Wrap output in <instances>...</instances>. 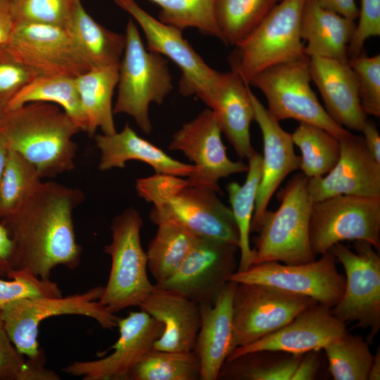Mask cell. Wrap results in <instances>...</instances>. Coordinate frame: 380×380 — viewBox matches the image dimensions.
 I'll use <instances>...</instances> for the list:
<instances>
[{"instance_id": "1", "label": "cell", "mask_w": 380, "mask_h": 380, "mask_svg": "<svg viewBox=\"0 0 380 380\" xmlns=\"http://www.w3.org/2000/svg\"><path fill=\"white\" fill-rule=\"evenodd\" d=\"M84 198L77 188L42 182L18 210L1 220L13 242V270L50 279L56 266L74 270L79 265L82 248L72 214Z\"/></svg>"}, {"instance_id": "2", "label": "cell", "mask_w": 380, "mask_h": 380, "mask_svg": "<svg viewBox=\"0 0 380 380\" xmlns=\"http://www.w3.org/2000/svg\"><path fill=\"white\" fill-rule=\"evenodd\" d=\"M141 198L151 203L150 220L156 225L175 222L196 235L238 246L239 235L231 208L216 191L183 177L155 174L137 180Z\"/></svg>"}, {"instance_id": "3", "label": "cell", "mask_w": 380, "mask_h": 380, "mask_svg": "<svg viewBox=\"0 0 380 380\" xmlns=\"http://www.w3.org/2000/svg\"><path fill=\"white\" fill-rule=\"evenodd\" d=\"M0 132L8 148L31 163L42 178L75 168L77 146L72 138L80 129L56 104L32 102L5 110Z\"/></svg>"}, {"instance_id": "4", "label": "cell", "mask_w": 380, "mask_h": 380, "mask_svg": "<svg viewBox=\"0 0 380 380\" xmlns=\"http://www.w3.org/2000/svg\"><path fill=\"white\" fill-rule=\"evenodd\" d=\"M308 183L303 173L294 175L278 194L280 204L277 210H267L257 230L253 264H301L315 260L309 237L313 202Z\"/></svg>"}, {"instance_id": "5", "label": "cell", "mask_w": 380, "mask_h": 380, "mask_svg": "<svg viewBox=\"0 0 380 380\" xmlns=\"http://www.w3.org/2000/svg\"><path fill=\"white\" fill-rule=\"evenodd\" d=\"M124 56L119 68L118 92L113 113L131 116L143 132L149 134L151 103H163L173 89L168 62L144 45L134 20L126 26Z\"/></svg>"}, {"instance_id": "6", "label": "cell", "mask_w": 380, "mask_h": 380, "mask_svg": "<svg viewBox=\"0 0 380 380\" xmlns=\"http://www.w3.org/2000/svg\"><path fill=\"white\" fill-rule=\"evenodd\" d=\"M305 0H281L229 57L232 71L249 84L273 65L302 58L305 45L300 33Z\"/></svg>"}, {"instance_id": "7", "label": "cell", "mask_w": 380, "mask_h": 380, "mask_svg": "<svg viewBox=\"0 0 380 380\" xmlns=\"http://www.w3.org/2000/svg\"><path fill=\"white\" fill-rule=\"evenodd\" d=\"M142 225V218L134 208L112 221V241L103 248L111 258V267L99 302L113 314L139 307L155 289L148 277L146 252L141 246Z\"/></svg>"}, {"instance_id": "8", "label": "cell", "mask_w": 380, "mask_h": 380, "mask_svg": "<svg viewBox=\"0 0 380 380\" xmlns=\"http://www.w3.org/2000/svg\"><path fill=\"white\" fill-rule=\"evenodd\" d=\"M103 286H98L84 293L66 297H34L15 300L0 314L11 341L23 355L44 363V357L37 341L39 324L53 316L77 315L96 320L101 327H118L120 317L110 312L100 302Z\"/></svg>"}, {"instance_id": "9", "label": "cell", "mask_w": 380, "mask_h": 380, "mask_svg": "<svg viewBox=\"0 0 380 380\" xmlns=\"http://www.w3.org/2000/svg\"><path fill=\"white\" fill-rule=\"evenodd\" d=\"M310 58L273 65L249 82L260 89L267 102V110L278 122L293 119L317 126L341 140L351 132L337 124L321 105L311 88Z\"/></svg>"}, {"instance_id": "10", "label": "cell", "mask_w": 380, "mask_h": 380, "mask_svg": "<svg viewBox=\"0 0 380 380\" xmlns=\"http://www.w3.org/2000/svg\"><path fill=\"white\" fill-rule=\"evenodd\" d=\"M310 243L316 257L344 241H365L380 249V196L338 195L312 205Z\"/></svg>"}, {"instance_id": "11", "label": "cell", "mask_w": 380, "mask_h": 380, "mask_svg": "<svg viewBox=\"0 0 380 380\" xmlns=\"http://www.w3.org/2000/svg\"><path fill=\"white\" fill-rule=\"evenodd\" d=\"M353 247L338 243L329 251L346 272L342 297L331 312L345 324L369 329L371 341L380 329V257L367 241H355Z\"/></svg>"}, {"instance_id": "12", "label": "cell", "mask_w": 380, "mask_h": 380, "mask_svg": "<svg viewBox=\"0 0 380 380\" xmlns=\"http://www.w3.org/2000/svg\"><path fill=\"white\" fill-rule=\"evenodd\" d=\"M315 303L310 298L267 285L236 282L232 350L274 332Z\"/></svg>"}, {"instance_id": "13", "label": "cell", "mask_w": 380, "mask_h": 380, "mask_svg": "<svg viewBox=\"0 0 380 380\" xmlns=\"http://www.w3.org/2000/svg\"><path fill=\"white\" fill-rule=\"evenodd\" d=\"M139 25L148 51L173 61L181 70L179 90L183 96H196L208 104L221 72L211 68L182 36V30L155 18L134 0H114Z\"/></svg>"}, {"instance_id": "14", "label": "cell", "mask_w": 380, "mask_h": 380, "mask_svg": "<svg viewBox=\"0 0 380 380\" xmlns=\"http://www.w3.org/2000/svg\"><path fill=\"white\" fill-rule=\"evenodd\" d=\"M336 260L328 251L319 259L306 263L263 262L253 264L246 270L236 271L229 281L267 285L332 308L341 298L345 287Z\"/></svg>"}, {"instance_id": "15", "label": "cell", "mask_w": 380, "mask_h": 380, "mask_svg": "<svg viewBox=\"0 0 380 380\" xmlns=\"http://www.w3.org/2000/svg\"><path fill=\"white\" fill-rule=\"evenodd\" d=\"M4 46L34 77L57 75L76 77L90 70L65 27L15 22Z\"/></svg>"}, {"instance_id": "16", "label": "cell", "mask_w": 380, "mask_h": 380, "mask_svg": "<svg viewBox=\"0 0 380 380\" xmlns=\"http://www.w3.org/2000/svg\"><path fill=\"white\" fill-rule=\"evenodd\" d=\"M238 246L197 236L175 273L155 286L177 292L199 305H213L238 268Z\"/></svg>"}, {"instance_id": "17", "label": "cell", "mask_w": 380, "mask_h": 380, "mask_svg": "<svg viewBox=\"0 0 380 380\" xmlns=\"http://www.w3.org/2000/svg\"><path fill=\"white\" fill-rule=\"evenodd\" d=\"M222 132L213 111L208 108L184 123L175 133L169 148L179 151L192 162L194 172L187 177L194 184L222 192L219 181L246 172L248 164L231 160L222 140Z\"/></svg>"}, {"instance_id": "18", "label": "cell", "mask_w": 380, "mask_h": 380, "mask_svg": "<svg viewBox=\"0 0 380 380\" xmlns=\"http://www.w3.org/2000/svg\"><path fill=\"white\" fill-rule=\"evenodd\" d=\"M119 337L113 352L94 360L75 361L63 371L83 380H130L131 371L153 348L162 334L163 324L146 312H130L118 322Z\"/></svg>"}, {"instance_id": "19", "label": "cell", "mask_w": 380, "mask_h": 380, "mask_svg": "<svg viewBox=\"0 0 380 380\" xmlns=\"http://www.w3.org/2000/svg\"><path fill=\"white\" fill-rule=\"evenodd\" d=\"M346 331V324L332 314L331 308L315 303L274 332L234 348L226 361L255 351H279L294 355L319 351Z\"/></svg>"}, {"instance_id": "20", "label": "cell", "mask_w": 380, "mask_h": 380, "mask_svg": "<svg viewBox=\"0 0 380 380\" xmlns=\"http://www.w3.org/2000/svg\"><path fill=\"white\" fill-rule=\"evenodd\" d=\"M340 156L325 175L308 178L312 201L338 195L380 196V163L368 152L362 136L350 133L339 140Z\"/></svg>"}, {"instance_id": "21", "label": "cell", "mask_w": 380, "mask_h": 380, "mask_svg": "<svg viewBox=\"0 0 380 380\" xmlns=\"http://www.w3.org/2000/svg\"><path fill=\"white\" fill-rule=\"evenodd\" d=\"M254 120L262 136V173L258 189L251 232H257L268 204L281 183L292 172L300 169V157L294 151L291 134L286 132L250 91Z\"/></svg>"}, {"instance_id": "22", "label": "cell", "mask_w": 380, "mask_h": 380, "mask_svg": "<svg viewBox=\"0 0 380 380\" xmlns=\"http://www.w3.org/2000/svg\"><path fill=\"white\" fill-rule=\"evenodd\" d=\"M309 71L329 115L346 129L361 132L367 118L360 105L356 74L348 61L311 57Z\"/></svg>"}, {"instance_id": "23", "label": "cell", "mask_w": 380, "mask_h": 380, "mask_svg": "<svg viewBox=\"0 0 380 380\" xmlns=\"http://www.w3.org/2000/svg\"><path fill=\"white\" fill-rule=\"evenodd\" d=\"M163 327L153 348L165 351L194 350L201 326L200 305L184 296L155 286L139 306Z\"/></svg>"}, {"instance_id": "24", "label": "cell", "mask_w": 380, "mask_h": 380, "mask_svg": "<svg viewBox=\"0 0 380 380\" xmlns=\"http://www.w3.org/2000/svg\"><path fill=\"white\" fill-rule=\"evenodd\" d=\"M249 84L233 71L221 73L208 104L217 120L222 133L241 158L248 159L255 152L250 127L254 110Z\"/></svg>"}, {"instance_id": "25", "label": "cell", "mask_w": 380, "mask_h": 380, "mask_svg": "<svg viewBox=\"0 0 380 380\" xmlns=\"http://www.w3.org/2000/svg\"><path fill=\"white\" fill-rule=\"evenodd\" d=\"M236 282L229 281L213 305H200L201 326L194 351L201 362V380H216L232 351V301Z\"/></svg>"}, {"instance_id": "26", "label": "cell", "mask_w": 380, "mask_h": 380, "mask_svg": "<svg viewBox=\"0 0 380 380\" xmlns=\"http://www.w3.org/2000/svg\"><path fill=\"white\" fill-rule=\"evenodd\" d=\"M94 140L101 152L98 167L101 171L124 168L132 160L148 164L158 175L188 177L195 170L194 165L174 159L139 136L129 124L113 134H96Z\"/></svg>"}, {"instance_id": "27", "label": "cell", "mask_w": 380, "mask_h": 380, "mask_svg": "<svg viewBox=\"0 0 380 380\" xmlns=\"http://www.w3.org/2000/svg\"><path fill=\"white\" fill-rule=\"evenodd\" d=\"M354 20L305 0L300 25L305 55L348 61V49L355 30Z\"/></svg>"}, {"instance_id": "28", "label": "cell", "mask_w": 380, "mask_h": 380, "mask_svg": "<svg viewBox=\"0 0 380 380\" xmlns=\"http://www.w3.org/2000/svg\"><path fill=\"white\" fill-rule=\"evenodd\" d=\"M65 27L90 69L120 63L125 48V35L109 30L95 21L80 0L72 4Z\"/></svg>"}, {"instance_id": "29", "label": "cell", "mask_w": 380, "mask_h": 380, "mask_svg": "<svg viewBox=\"0 0 380 380\" xmlns=\"http://www.w3.org/2000/svg\"><path fill=\"white\" fill-rule=\"evenodd\" d=\"M120 64L90 69L75 77L80 101L87 121V133L94 137L97 129L103 134L117 131L112 98L118 83Z\"/></svg>"}, {"instance_id": "30", "label": "cell", "mask_w": 380, "mask_h": 380, "mask_svg": "<svg viewBox=\"0 0 380 380\" xmlns=\"http://www.w3.org/2000/svg\"><path fill=\"white\" fill-rule=\"evenodd\" d=\"M32 102L50 103L60 106L80 131L87 132V121L75 77L65 75L35 77L8 102L5 110Z\"/></svg>"}, {"instance_id": "31", "label": "cell", "mask_w": 380, "mask_h": 380, "mask_svg": "<svg viewBox=\"0 0 380 380\" xmlns=\"http://www.w3.org/2000/svg\"><path fill=\"white\" fill-rule=\"evenodd\" d=\"M248 160V168L243 184L241 185L232 182L226 187L239 235L238 272L248 269L253 264L255 258V251L250 243V234L261 178L262 155L255 151Z\"/></svg>"}, {"instance_id": "32", "label": "cell", "mask_w": 380, "mask_h": 380, "mask_svg": "<svg viewBox=\"0 0 380 380\" xmlns=\"http://www.w3.org/2000/svg\"><path fill=\"white\" fill-rule=\"evenodd\" d=\"M156 235L146 251L148 270L156 284L170 278L192 247L196 236L172 222L157 224Z\"/></svg>"}, {"instance_id": "33", "label": "cell", "mask_w": 380, "mask_h": 380, "mask_svg": "<svg viewBox=\"0 0 380 380\" xmlns=\"http://www.w3.org/2000/svg\"><path fill=\"white\" fill-rule=\"evenodd\" d=\"M302 356L270 350L245 353L225 361L217 379L291 380Z\"/></svg>"}, {"instance_id": "34", "label": "cell", "mask_w": 380, "mask_h": 380, "mask_svg": "<svg viewBox=\"0 0 380 380\" xmlns=\"http://www.w3.org/2000/svg\"><path fill=\"white\" fill-rule=\"evenodd\" d=\"M281 0H215L220 40L235 46L245 39Z\"/></svg>"}, {"instance_id": "35", "label": "cell", "mask_w": 380, "mask_h": 380, "mask_svg": "<svg viewBox=\"0 0 380 380\" xmlns=\"http://www.w3.org/2000/svg\"><path fill=\"white\" fill-rule=\"evenodd\" d=\"M291 137L301 153L299 170L308 178L325 175L338 161L340 141L327 131L315 125L300 123Z\"/></svg>"}, {"instance_id": "36", "label": "cell", "mask_w": 380, "mask_h": 380, "mask_svg": "<svg viewBox=\"0 0 380 380\" xmlns=\"http://www.w3.org/2000/svg\"><path fill=\"white\" fill-rule=\"evenodd\" d=\"M201 362L194 351L148 350L134 367L130 380H198Z\"/></svg>"}, {"instance_id": "37", "label": "cell", "mask_w": 380, "mask_h": 380, "mask_svg": "<svg viewBox=\"0 0 380 380\" xmlns=\"http://www.w3.org/2000/svg\"><path fill=\"white\" fill-rule=\"evenodd\" d=\"M42 182L37 168L8 148L0 179V219L18 210Z\"/></svg>"}, {"instance_id": "38", "label": "cell", "mask_w": 380, "mask_h": 380, "mask_svg": "<svg viewBox=\"0 0 380 380\" xmlns=\"http://www.w3.org/2000/svg\"><path fill=\"white\" fill-rule=\"evenodd\" d=\"M323 350L334 380H368L374 355L362 337L346 331Z\"/></svg>"}, {"instance_id": "39", "label": "cell", "mask_w": 380, "mask_h": 380, "mask_svg": "<svg viewBox=\"0 0 380 380\" xmlns=\"http://www.w3.org/2000/svg\"><path fill=\"white\" fill-rule=\"evenodd\" d=\"M160 8L158 20L181 30L197 28L220 39L214 14L215 0H148Z\"/></svg>"}, {"instance_id": "40", "label": "cell", "mask_w": 380, "mask_h": 380, "mask_svg": "<svg viewBox=\"0 0 380 380\" xmlns=\"http://www.w3.org/2000/svg\"><path fill=\"white\" fill-rule=\"evenodd\" d=\"M44 363L28 359L15 348L0 317V380H58Z\"/></svg>"}, {"instance_id": "41", "label": "cell", "mask_w": 380, "mask_h": 380, "mask_svg": "<svg viewBox=\"0 0 380 380\" xmlns=\"http://www.w3.org/2000/svg\"><path fill=\"white\" fill-rule=\"evenodd\" d=\"M8 278L0 279V314L11 303L25 298L62 296L58 284L25 270H12Z\"/></svg>"}, {"instance_id": "42", "label": "cell", "mask_w": 380, "mask_h": 380, "mask_svg": "<svg viewBox=\"0 0 380 380\" xmlns=\"http://www.w3.org/2000/svg\"><path fill=\"white\" fill-rule=\"evenodd\" d=\"M356 74L360 105L368 115L380 116V54L368 56L363 52L348 59Z\"/></svg>"}, {"instance_id": "43", "label": "cell", "mask_w": 380, "mask_h": 380, "mask_svg": "<svg viewBox=\"0 0 380 380\" xmlns=\"http://www.w3.org/2000/svg\"><path fill=\"white\" fill-rule=\"evenodd\" d=\"M15 22H30L65 27L70 15V0H10Z\"/></svg>"}, {"instance_id": "44", "label": "cell", "mask_w": 380, "mask_h": 380, "mask_svg": "<svg viewBox=\"0 0 380 380\" xmlns=\"http://www.w3.org/2000/svg\"><path fill=\"white\" fill-rule=\"evenodd\" d=\"M34 77L32 72L13 57L4 46L0 48V106L5 108Z\"/></svg>"}, {"instance_id": "45", "label": "cell", "mask_w": 380, "mask_h": 380, "mask_svg": "<svg viewBox=\"0 0 380 380\" xmlns=\"http://www.w3.org/2000/svg\"><path fill=\"white\" fill-rule=\"evenodd\" d=\"M359 21L348 49V59L362 52L367 39L380 36V0H360Z\"/></svg>"}, {"instance_id": "46", "label": "cell", "mask_w": 380, "mask_h": 380, "mask_svg": "<svg viewBox=\"0 0 380 380\" xmlns=\"http://www.w3.org/2000/svg\"><path fill=\"white\" fill-rule=\"evenodd\" d=\"M317 351H311L303 355L291 380H312L315 379L319 367Z\"/></svg>"}, {"instance_id": "47", "label": "cell", "mask_w": 380, "mask_h": 380, "mask_svg": "<svg viewBox=\"0 0 380 380\" xmlns=\"http://www.w3.org/2000/svg\"><path fill=\"white\" fill-rule=\"evenodd\" d=\"M13 246L6 228L0 222V277L13 270Z\"/></svg>"}, {"instance_id": "48", "label": "cell", "mask_w": 380, "mask_h": 380, "mask_svg": "<svg viewBox=\"0 0 380 380\" xmlns=\"http://www.w3.org/2000/svg\"><path fill=\"white\" fill-rule=\"evenodd\" d=\"M361 132L368 152L377 163H380V134L376 125L367 119Z\"/></svg>"}, {"instance_id": "49", "label": "cell", "mask_w": 380, "mask_h": 380, "mask_svg": "<svg viewBox=\"0 0 380 380\" xmlns=\"http://www.w3.org/2000/svg\"><path fill=\"white\" fill-rule=\"evenodd\" d=\"M15 23L10 0H0V48L8 43Z\"/></svg>"}, {"instance_id": "50", "label": "cell", "mask_w": 380, "mask_h": 380, "mask_svg": "<svg viewBox=\"0 0 380 380\" xmlns=\"http://www.w3.org/2000/svg\"><path fill=\"white\" fill-rule=\"evenodd\" d=\"M324 8L333 11L343 16L355 20L359 9L355 0H317Z\"/></svg>"}, {"instance_id": "51", "label": "cell", "mask_w": 380, "mask_h": 380, "mask_svg": "<svg viewBox=\"0 0 380 380\" xmlns=\"http://www.w3.org/2000/svg\"><path fill=\"white\" fill-rule=\"evenodd\" d=\"M380 379V350L379 348L374 355L372 366L369 370L368 380Z\"/></svg>"}, {"instance_id": "52", "label": "cell", "mask_w": 380, "mask_h": 380, "mask_svg": "<svg viewBox=\"0 0 380 380\" xmlns=\"http://www.w3.org/2000/svg\"><path fill=\"white\" fill-rule=\"evenodd\" d=\"M8 152V147L6 141L0 132V179L4 170L6 156Z\"/></svg>"}, {"instance_id": "53", "label": "cell", "mask_w": 380, "mask_h": 380, "mask_svg": "<svg viewBox=\"0 0 380 380\" xmlns=\"http://www.w3.org/2000/svg\"><path fill=\"white\" fill-rule=\"evenodd\" d=\"M4 111H5V108L2 106H0V120L4 113Z\"/></svg>"}, {"instance_id": "54", "label": "cell", "mask_w": 380, "mask_h": 380, "mask_svg": "<svg viewBox=\"0 0 380 380\" xmlns=\"http://www.w3.org/2000/svg\"><path fill=\"white\" fill-rule=\"evenodd\" d=\"M76 1H78V0H70L71 3L73 4L74 2H75Z\"/></svg>"}]
</instances>
